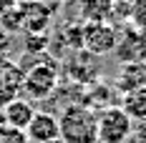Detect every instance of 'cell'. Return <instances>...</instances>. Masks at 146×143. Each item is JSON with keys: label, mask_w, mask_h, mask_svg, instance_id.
<instances>
[{"label": "cell", "mask_w": 146, "mask_h": 143, "mask_svg": "<svg viewBox=\"0 0 146 143\" xmlns=\"http://www.w3.org/2000/svg\"><path fill=\"white\" fill-rule=\"evenodd\" d=\"M58 128L63 143H98L96 111L83 103H68L58 113Z\"/></svg>", "instance_id": "6da1fadb"}, {"label": "cell", "mask_w": 146, "mask_h": 143, "mask_svg": "<svg viewBox=\"0 0 146 143\" xmlns=\"http://www.w3.org/2000/svg\"><path fill=\"white\" fill-rule=\"evenodd\" d=\"M118 105L123 108V113L129 115L133 123H146V86L123 93Z\"/></svg>", "instance_id": "4fadbf2b"}, {"label": "cell", "mask_w": 146, "mask_h": 143, "mask_svg": "<svg viewBox=\"0 0 146 143\" xmlns=\"http://www.w3.org/2000/svg\"><path fill=\"white\" fill-rule=\"evenodd\" d=\"M83 23H111L116 13V0H76Z\"/></svg>", "instance_id": "9c48e42d"}, {"label": "cell", "mask_w": 146, "mask_h": 143, "mask_svg": "<svg viewBox=\"0 0 146 143\" xmlns=\"http://www.w3.org/2000/svg\"><path fill=\"white\" fill-rule=\"evenodd\" d=\"M28 141L30 143H48L60 138V128H58V115L48 113V111H35L33 121L28 123Z\"/></svg>", "instance_id": "52a82bcc"}, {"label": "cell", "mask_w": 146, "mask_h": 143, "mask_svg": "<svg viewBox=\"0 0 146 143\" xmlns=\"http://www.w3.org/2000/svg\"><path fill=\"white\" fill-rule=\"evenodd\" d=\"M131 143H146V123H133V130H131Z\"/></svg>", "instance_id": "ac0fdd59"}, {"label": "cell", "mask_w": 146, "mask_h": 143, "mask_svg": "<svg viewBox=\"0 0 146 143\" xmlns=\"http://www.w3.org/2000/svg\"><path fill=\"white\" fill-rule=\"evenodd\" d=\"M0 143H30V141H28V133L25 130L0 123Z\"/></svg>", "instance_id": "2e32d148"}, {"label": "cell", "mask_w": 146, "mask_h": 143, "mask_svg": "<svg viewBox=\"0 0 146 143\" xmlns=\"http://www.w3.org/2000/svg\"><path fill=\"white\" fill-rule=\"evenodd\" d=\"M23 88V71L18 63H0V103H10L18 98L15 93Z\"/></svg>", "instance_id": "8fae6325"}, {"label": "cell", "mask_w": 146, "mask_h": 143, "mask_svg": "<svg viewBox=\"0 0 146 143\" xmlns=\"http://www.w3.org/2000/svg\"><path fill=\"white\" fill-rule=\"evenodd\" d=\"M58 78H60V71H58L56 60H50V58L48 60H38V63H33L30 68L23 71V90L33 100L48 98V96L56 93Z\"/></svg>", "instance_id": "7a4b0ae2"}, {"label": "cell", "mask_w": 146, "mask_h": 143, "mask_svg": "<svg viewBox=\"0 0 146 143\" xmlns=\"http://www.w3.org/2000/svg\"><path fill=\"white\" fill-rule=\"evenodd\" d=\"M118 30L111 23H83V50L93 58L111 55L116 48Z\"/></svg>", "instance_id": "277c9868"}, {"label": "cell", "mask_w": 146, "mask_h": 143, "mask_svg": "<svg viewBox=\"0 0 146 143\" xmlns=\"http://www.w3.org/2000/svg\"><path fill=\"white\" fill-rule=\"evenodd\" d=\"M0 25H3L5 30H10V33H13V30H20V28H23V20H20V8L15 5L13 10L3 13V15H0Z\"/></svg>", "instance_id": "e0dca14e"}, {"label": "cell", "mask_w": 146, "mask_h": 143, "mask_svg": "<svg viewBox=\"0 0 146 143\" xmlns=\"http://www.w3.org/2000/svg\"><path fill=\"white\" fill-rule=\"evenodd\" d=\"M98 123V143H129L133 121L123 113L121 105H111L96 113Z\"/></svg>", "instance_id": "3957f363"}, {"label": "cell", "mask_w": 146, "mask_h": 143, "mask_svg": "<svg viewBox=\"0 0 146 143\" xmlns=\"http://www.w3.org/2000/svg\"><path fill=\"white\" fill-rule=\"evenodd\" d=\"M141 86H146V63H121V71L116 75V90L123 96Z\"/></svg>", "instance_id": "7c38bea8"}, {"label": "cell", "mask_w": 146, "mask_h": 143, "mask_svg": "<svg viewBox=\"0 0 146 143\" xmlns=\"http://www.w3.org/2000/svg\"><path fill=\"white\" fill-rule=\"evenodd\" d=\"M60 45L68 48L71 53L83 50V23H68L60 33Z\"/></svg>", "instance_id": "5bb4252c"}, {"label": "cell", "mask_w": 146, "mask_h": 143, "mask_svg": "<svg viewBox=\"0 0 146 143\" xmlns=\"http://www.w3.org/2000/svg\"><path fill=\"white\" fill-rule=\"evenodd\" d=\"M48 143H63V141H60V138H56V141H48Z\"/></svg>", "instance_id": "d6986e66"}, {"label": "cell", "mask_w": 146, "mask_h": 143, "mask_svg": "<svg viewBox=\"0 0 146 143\" xmlns=\"http://www.w3.org/2000/svg\"><path fill=\"white\" fill-rule=\"evenodd\" d=\"M113 55L118 63H146V35L126 25L123 30H118Z\"/></svg>", "instance_id": "5b68a950"}, {"label": "cell", "mask_w": 146, "mask_h": 143, "mask_svg": "<svg viewBox=\"0 0 146 143\" xmlns=\"http://www.w3.org/2000/svg\"><path fill=\"white\" fill-rule=\"evenodd\" d=\"M20 8V20H23V30L30 33H45L50 20H53V8L43 3V0H18Z\"/></svg>", "instance_id": "8992f818"}, {"label": "cell", "mask_w": 146, "mask_h": 143, "mask_svg": "<svg viewBox=\"0 0 146 143\" xmlns=\"http://www.w3.org/2000/svg\"><path fill=\"white\" fill-rule=\"evenodd\" d=\"M96 60L98 58H93L91 53H86V50H76V53H71V58L66 60V73L71 75L73 80H78V83H88L86 80V73L83 71H88V75L96 80L98 78V65H96Z\"/></svg>", "instance_id": "30bf717a"}, {"label": "cell", "mask_w": 146, "mask_h": 143, "mask_svg": "<svg viewBox=\"0 0 146 143\" xmlns=\"http://www.w3.org/2000/svg\"><path fill=\"white\" fill-rule=\"evenodd\" d=\"M33 115H35V108H33L30 100L13 98L10 103L3 105V111H0V121H3L5 126H13V128L25 130V128H28V123L33 121Z\"/></svg>", "instance_id": "ba28073f"}, {"label": "cell", "mask_w": 146, "mask_h": 143, "mask_svg": "<svg viewBox=\"0 0 146 143\" xmlns=\"http://www.w3.org/2000/svg\"><path fill=\"white\" fill-rule=\"evenodd\" d=\"M126 20H129L131 28H136L139 33L146 35V0H131V3H129Z\"/></svg>", "instance_id": "9a60e30c"}]
</instances>
